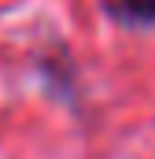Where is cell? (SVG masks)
<instances>
[{"label":"cell","mask_w":155,"mask_h":159,"mask_svg":"<svg viewBox=\"0 0 155 159\" xmlns=\"http://www.w3.org/2000/svg\"><path fill=\"white\" fill-rule=\"evenodd\" d=\"M107 11L118 22H133V26L155 22V0H107Z\"/></svg>","instance_id":"6da1fadb"}]
</instances>
